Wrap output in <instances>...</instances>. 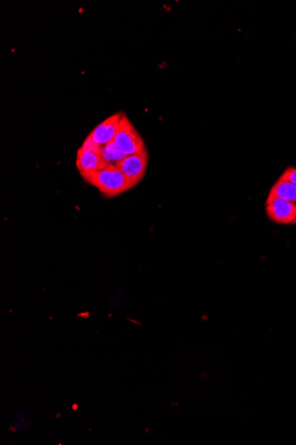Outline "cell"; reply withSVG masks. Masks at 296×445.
<instances>
[{"label": "cell", "mask_w": 296, "mask_h": 445, "mask_svg": "<svg viewBox=\"0 0 296 445\" xmlns=\"http://www.w3.org/2000/svg\"><path fill=\"white\" fill-rule=\"evenodd\" d=\"M295 224H296V220H295Z\"/></svg>", "instance_id": "30bf717a"}, {"label": "cell", "mask_w": 296, "mask_h": 445, "mask_svg": "<svg viewBox=\"0 0 296 445\" xmlns=\"http://www.w3.org/2000/svg\"><path fill=\"white\" fill-rule=\"evenodd\" d=\"M113 142L116 147L125 156L142 153L148 151L141 135L130 121L128 116L125 114L122 116L118 132Z\"/></svg>", "instance_id": "7a4b0ae2"}, {"label": "cell", "mask_w": 296, "mask_h": 445, "mask_svg": "<svg viewBox=\"0 0 296 445\" xmlns=\"http://www.w3.org/2000/svg\"><path fill=\"white\" fill-rule=\"evenodd\" d=\"M82 177L107 197L119 196L135 187L116 164H110L102 170L93 172Z\"/></svg>", "instance_id": "6da1fadb"}, {"label": "cell", "mask_w": 296, "mask_h": 445, "mask_svg": "<svg viewBox=\"0 0 296 445\" xmlns=\"http://www.w3.org/2000/svg\"><path fill=\"white\" fill-rule=\"evenodd\" d=\"M148 151L142 153L126 156L121 161L117 162L116 167L123 172L134 186H137L145 176L148 168Z\"/></svg>", "instance_id": "3957f363"}, {"label": "cell", "mask_w": 296, "mask_h": 445, "mask_svg": "<svg viewBox=\"0 0 296 445\" xmlns=\"http://www.w3.org/2000/svg\"><path fill=\"white\" fill-rule=\"evenodd\" d=\"M269 197L281 198L283 200L296 204V186L284 179L279 178L273 185Z\"/></svg>", "instance_id": "52a82bcc"}, {"label": "cell", "mask_w": 296, "mask_h": 445, "mask_svg": "<svg viewBox=\"0 0 296 445\" xmlns=\"http://www.w3.org/2000/svg\"><path fill=\"white\" fill-rule=\"evenodd\" d=\"M123 115V113H116L104 120L91 132L86 138L87 141L100 148H103L104 146L112 142L118 132Z\"/></svg>", "instance_id": "277c9868"}, {"label": "cell", "mask_w": 296, "mask_h": 445, "mask_svg": "<svg viewBox=\"0 0 296 445\" xmlns=\"http://www.w3.org/2000/svg\"><path fill=\"white\" fill-rule=\"evenodd\" d=\"M281 178L284 179V180L289 181V183L296 186V168L291 167H288L284 171V173L282 174Z\"/></svg>", "instance_id": "9c48e42d"}, {"label": "cell", "mask_w": 296, "mask_h": 445, "mask_svg": "<svg viewBox=\"0 0 296 445\" xmlns=\"http://www.w3.org/2000/svg\"><path fill=\"white\" fill-rule=\"evenodd\" d=\"M102 154L109 164H116L117 162L121 161L123 158L126 157L116 147L113 142L104 146L102 149Z\"/></svg>", "instance_id": "ba28073f"}, {"label": "cell", "mask_w": 296, "mask_h": 445, "mask_svg": "<svg viewBox=\"0 0 296 445\" xmlns=\"http://www.w3.org/2000/svg\"><path fill=\"white\" fill-rule=\"evenodd\" d=\"M266 213L270 220L279 224H295L296 220V204L281 198L269 197L266 200Z\"/></svg>", "instance_id": "5b68a950"}, {"label": "cell", "mask_w": 296, "mask_h": 445, "mask_svg": "<svg viewBox=\"0 0 296 445\" xmlns=\"http://www.w3.org/2000/svg\"><path fill=\"white\" fill-rule=\"evenodd\" d=\"M77 167L82 176L93 172L102 170L110 165L103 158L102 152L81 147L77 152Z\"/></svg>", "instance_id": "8992f818"}]
</instances>
